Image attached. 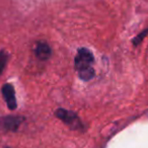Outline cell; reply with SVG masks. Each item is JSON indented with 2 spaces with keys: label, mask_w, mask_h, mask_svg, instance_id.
<instances>
[{
  "label": "cell",
  "mask_w": 148,
  "mask_h": 148,
  "mask_svg": "<svg viewBox=\"0 0 148 148\" xmlns=\"http://www.w3.org/2000/svg\"><path fill=\"white\" fill-rule=\"evenodd\" d=\"M93 62H95V59H93V55L90 50L86 48L78 49L74 65H75L77 72L79 73V77L82 80L88 81L95 76V69L92 67Z\"/></svg>",
  "instance_id": "cell-1"
},
{
  "label": "cell",
  "mask_w": 148,
  "mask_h": 148,
  "mask_svg": "<svg viewBox=\"0 0 148 148\" xmlns=\"http://www.w3.org/2000/svg\"><path fill=\"white\" fill-rule=\"evenodd\" d=\"M55 115L57 118H59L61 121H63L67 126H69L73 130H82L83 125L82 122L78 118V116L74 112L68 111L65 109H58L55 112Z\"/></svg>",
  "instance_id": "cell-2"
},
{
  "label": "cell",
  "mask_w": 148,
  "mask_h": 148,
  "mask_svg": "<svg viewBox=\"0 0 148 148\" xmlns=\"http://www.w3.org/2000/svg\"><path fill=\"white\" fill-rule=\"evenodd\" d=\"M25 121V118L18 116H7L0 119V130L15 132Z\"/></svg>",
  "instance_id": "cell-3"
},
{
  "label": "cell",
  "mask_w": 148,
  "mask_h": 148,
  "mask_svg": "<svg viewBox=\"0 0 148 148\" xmlns=\"http://www.w3.org/2000/svg\"><path fill=\"white\" fill-rule=\"evenodd\" d=\"M1 91H2L3 97H4L5 101H6V105L8 107V109L11 110V111L16 109L17 103H16V99H15V91L12 85L9 84V83H5L2 86Z\"/></svg>",
  "instance_id": "cell-4"
},
{
  "label": "cell",
  "mask_w": 148,
  "mask_h": 148,
  "mask_svg": "<svg viewBox=\"0 0 148 148\" xmlns=\"http://www.w3.org/2000/svg\"><path fill=\"white\" fill-rule=\"evenodd\" d=\"M36 55L41 60H48L51 56V48L46 42H39L36 46Z\"/></svg>",
  "instance_id": "cell-5"
},
{
  "label": "cell",
  "mask_w": 148,
  "mask_h": 148,
  "mask_svg": "<svg viewBox=\"0 0 148 148\" xmlns=\"http://www.w3.org/2000/svg\"><path fill=\"white\" fill-rule=\"evenodd\" d=\"M7 60H8V55L4 51L0 52V74H2L3 70L7 64Z\"/></svg>",
  "instance_id": "cell-6"
},
{
  "label": "cell",
  "mask_w": 148,
  "mask_h": 148,
  "mask_svg": "<svg viewBox=\"0 0 148 148\" xmlns=\"http://www.w3.org/2000/svg\"><path fill=\"white\" fill-rule=\"evenodd\" d=\"M147 35H148V29H145V31H143V32H142V33H140L139 35H138L136 38H134V40H133V44H134V46H137L139 43H141L142 40H143L144 38H145Z\"/></svg>",
  "instance_id": "cell-7"
}]
</instances>
